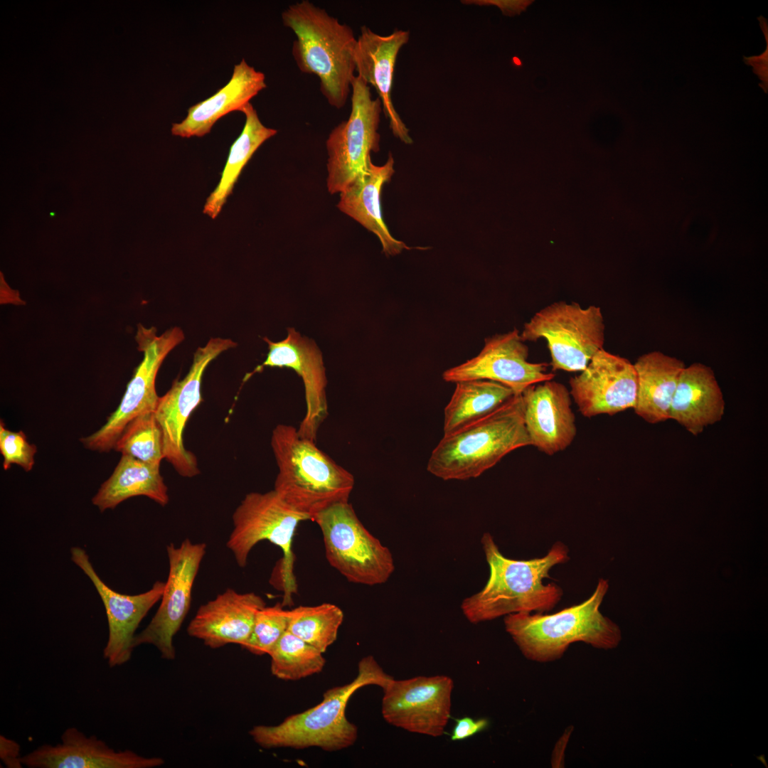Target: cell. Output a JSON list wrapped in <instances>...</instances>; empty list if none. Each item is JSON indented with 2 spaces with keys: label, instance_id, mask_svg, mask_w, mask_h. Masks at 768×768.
<instances>
[{
  "label": "cell",
  "instance_id": "obj_1",
  "mask_svg": "<svg viewBox=\"0 0 768 768\" xmlns=\"http://www.w3.org/2000/svg\"><path fill=\"white\" fill-rule=\"evenodd\" d=\"M481 543L489 567L485 586L465 598L461 609L471 624L494 620L515 613H544L560 601L563 591L555 583L544 584L550 570L570 560L569 549L555 542L545 555L530 560L504 556L489 533Z\"/></svg>",
  "mask_w": 768,
  "mask_h": 768
},
{
  "label": "cell",
  "instance_id": "obj_2",
  "mask_svg": "<svg viewBox=\"0 0 768 768\" xmlns=\"http://www.w3.org/2000/svg\"><path fill=\"white\" fill-rule=\"evenodd\" d=\"M282 21L296 36L292 53L299 70L319 78L329 105L343 107L356 75L357 38L352 28L308 0L290 4L282 13Z\"/></svg>",
  "mask_w": 768,
  "mask_h": 768
},
{
  "label": "cell",
  "instance_id": "obj_3",
  "mask_svg": "<svg viewBox=\"0 0 768 768\" xmlns=\"http://www.w3.org/2000/svg\"><path fill=\"white\" fill-rule=\"evenodd\" d=\"M608 588V580L600 578L591 596L578 604L553 614L506 615L505 629L524 657L538 663L560 659L575 642L614 649L622 640L621 630L599 610Z\"/></svg>",
  "mask_w": 768,
  "mask_h": 768
},
{
  "label": "cell",
  "instance_id": "obj_4",
  "mask_svg": "<svg viewBox=\"0 0 768 768\" xmlns=\"http://www.w3.org/2000/svg\"><path fill=\"white\" fill-rule=\"evenodd\" d=\"M270 444L278 468L274 490L294 508L311 520L335 503L348 501L355 484L353 474L316 442L301 437L297 428L277 425Z\"/></svg>",
  "mask_w": 768,
  "mask_h": 768
},
{
  "label": "cell",
  "instance_id": "obj_5",
  "mask_svg": "<svg viewBox=\"0 0 768 768\" xmlns=\"http://www.w3.org/2000/svg\"><path fill=\"white\" fill-rule=\"evenodd\" d=\"M393 678L373 656L363 657L353 681L326 690L319 704L292 715L278 725H255L249 734L264 749L316 747L332 752L347 748L358 737L357 726L346 716L350 698L363 686L374 685L383 689Z\"/></svg>",
  "mask_w": 768,
  "mask_h": 768
},
{
  "label": "cell",
  "instance_id": "obj_6",
  "mask_svg": "<svg viewBox=\"0 0 768 768\" xmlns=\"http://www.w3.org/2000/svg\"><path fill=\"white\" fill-rule=\"evenodd\" d=\"M528 445L523 397L514 395L487 416L444 434L427 469L445 481L476 478L508 453Z\"/></svg>",
  "mask_w": 768,
  "mask_h": 768
},
{
  "label": "cell",
  "instance_id": "obj_7",
  "mask_svg": "<svg viewBox=\"0 0 768 768\" xmlns=\"http://www.w3.org/2000/svg\"><path fill=\"white\" fill-rule=\"evenodd\" d=\"M232 518L233 528L226 545L239 567L246 566L250 551L259 542L268 540L282 550V604L290 603L297 590L293 572V538L299 523L310 520L309 517L288 504L273 489L246 494Z\"/></svg>",
  "mask_w": 768,
  "mask_h": 768
},
{
  "label": "cell",
  "instance_id": "obj_8",
  "mask_svg": "<svg viewBox=\"0 0 768 768\" xmlns=\"http://www.w3.org/2000/svg\"><path fill=\"white\" fill-rule=\"evenodd\" d=\"M320 528L329 565L348 582L374 586L395 570L390 550L364 526L348 501L335 503L311 519Z\"/></svg>",
  "mask_w": 768,
  "mask_h": 768
},
{
  "label": "cell",
  "instance_id": "obj_9",
  "mask_svg": "<svg viewBox=\"0 0 768 768\" xmlns=\"http://www.w3.org/2000/svg\"><path fill=\"white\" fill-rule=\"evenodd\" d=\"M605 326L599 306L583 308L577 302H553L524 324V341H547L553 370L581 372L603 348Z\"/></svg>",
  "mask_w": 768,
  "mask_h": 768
},
{
  "label": "cell",
  "instance_id": "obj_10",
  "mask_svg": "<svg viewBox=\"0 0 768 768\" xmlns=\"http://www.w3.org/2000/svg\"><path fill=\"white\" fill-rule=\"evenodd\" d=\"M351 112L330 132L326 142L328 154V191L342 192L356 178L367 173L371 152L379 151L378 132L383 112L378 97L373 99L370 87L357 75L351 83Z\"/></svg>",
  "mask_w": 768,
  "mask_h": 768
},
{
  "label": "cell",
  "instance_id": "obj_11",
  "mask_svg": "<svg viewBox=\"0 0 768 768\" xmlns=\"http://www.w3.org/2000/svg\"><path fill=\"white\" fill-rule=\"evenodd\" d=\"M154 327L137 326L135 340L144 358L134 370L117 408L108 417L106 423L91 434L80 438L87 449L107 452L114 444L125 427L139 415L154 412L159 397L156 390V378L166 356L184 340L179 327L167 329L156 334Z\"/></svg>",
  "mask_w": 768,
  "mask_h": 768
},
{
  "label": "cell",
  "instance_id": "obj_12",
  "mask_svg": "<svg viewBox=\"0 0 768 768\" xmlns=\"http://www.w3.org/2000/svg\"><path fill=\"white\" fill-rule=\"evenodd\" d=\"M236 346L229 338H210L196 351L187 375L174 382L169 391L159 398L154 414L162 432L164 459L183 477L195 476L200 471L196 457L184 447L183 434L189 417L203 401L201 384L203 373L213 360Z\"/></svg>",
  "mask_w": 768,
  "mask_h": 768
},
{
  "label": "cell",
  "instance_id": "obj_13",
  "mask_svg": "<svg viewBox=\"0 0 768 768\" xmlns=\"http://www.w3.org/2000/svg\"><path fill=\"white\" fill-rule=\"evenodd\" d=\"M206 551V543H194L189 539L178 546L174 543L166 546L169 569L161 603L148 625L136 634L135 648L150 644L162 658H176L174 638L189 611L194 581Z\"/></svg>",
  "mask_w": 768,
  "mask_h": 768
},
{
  "label": "cell",
  "instance_id": "obj_14",
  "mask_svg": "<svg viewBox=\"0 0 768 768\" xmlns=\"http://www.w3.org/2000/svg\"><path fill=\"white\" fill-rule=\"evenodd\" d=\"M453 688V680L445 675L393 678L383 689L382 715L408 732L442 736L450 718Z\"/></svg>",
  "mask_w": 768,
  "mask_h": 768
},
{
  "label": "cell",
  "instance_id": "obj_15",
  "mask_svg": "<svg viewBox=\"0 0 768 768\" xmlns=\"http://www.w3.org/2000/svg\"><path fill=\"white\" fill-rule=\"evenodd\" d=\"M528 348L516 329L485 339L480 353L457 366L446 370V382L484 379L499 383L520 395L529 386L553 380L546 363L528 361Z\"/></svg>",
  "mask_w": 768,
  "mask_h": 768
},
{
  "label": "cell",
  "instance_id": "obj_16",
  "mask_svg": "<svg viewBox=\"0 0 768 768\" xmlns=\"http://www.w3.org/2000/svg\"><path fill=\"white\" fill-rule=\"evenodd\" d=\"M70 553L72 561L95 587L105 609L109 634L103 657L111 668L122 666L130 660L135 648L136 631L149 610L161 600L165 582L156 581L149 590L138 594H121L101 580L84 549L73 547Z\"/></svg>",
  "mask_w": 768,
  "mask_h": 768
},
{
  "label": "cell",
  "instance_id": "obj_17",
  "mask_svg": "<svg viewBox=\"0 0 768 768\" xmlns=\"http://www.w3.org/2000/svg\"><path fill=\"white\" fill-rule=\"evenodd\" d=\"M569 384L570 396L586 417L614 415L634 407L637 378L634 363L604 348Z\"/></svg>",
  "mask_w": 768,
  "mask_h": 768
},
{
  "label": "cell",
  "instance_id": "obj_18",
  "mask_svg": "<svg viewBox=\"0 0 768 768\" xmlns=\"http://www.w3.org/2000/svg\"><path fill=\"white\" fill-rule=\"evenodd\" d=\"M287 331V338L279 342L263 338L269 351L265 361L251 374L266 366L285 367L293 369L302 378L306 410L297 432L301 437L316 442L319 428L329 415L322 355L314 341L302 336L293 328Z\"/></svg>",
  "mask_w": 768,
  "mask_h": 768
},
{
  "label": "cell",
  "instance_id": "obj_19",
  "mask_svg": "<svg viewBox=\"0 0 768 768\" xmlns=\"http://www.w3.org/2000/svg\"><path fill=\"white\" fill-rule=\"evenodd\" d=\"M29 768H154L164 764L159 757H146L132 750H116L95 735L67 728L60 742L43 744L21 757Z\"/></svg>",
  "mask_w": 768,
  "mask_h": 768
},
{
  "label": "cell",
  "instance_id": "obj_20",
  "mask_svg": "<svg viewBox=\"0 0 768 768\" xmlns=\"http://www.w3.org/2000/svg\"><path fill=\"white\" fill-rule=\"evenodd\" d=\"M521 395L530 445L548 455L569 447L577 427L567 387L550 380L529 386Z\"/></svg>",
  "mask_w": 768,
  "mask_h": 768
},
{
  "label": "cell",
  "instance_id": "obj_21",
  "mask_svg": "<svg viewBox=\"0 0 768 768\" xmlns=\"http://www.w3.org/2000/svg\"><path fill=\"white\" fill-rule=\"evenodd\" d=\"M410 34L408 31L395 30L382 36L362 26L354 50L357 75L375 88L393 134L406 144H411L412 139L394 107L391 95L397 58L409 41Z\"/></svg>",
  "mask_w": 768,
  "mask_h": 768
},
{
  "label": "cell",
  "instance_id": "obj_22",
  "mask_svg": "<svg viewBox=\"0 0 768 768\" xmlns=\"http://www.w3.org/2000/svg\"><path fill=\"white\" fill-rule=\"evenodd\" d=\"M266 606L255 592L240 593L228 588L202 604L190 622L187 632L211 649L228 644L242 647L248 640L256 614Z\"/></svg>",
  "mask_w": 768,
  "mask_h": 768
},
{
  "label": "cell",
  "instance_id": "obj_23",
  "mask_svg": "<svg viewBox=\"0 0 768 768\" xmlns=\"http://www.w3.org/2000/svg\"><path fill=\"white\" fill-rule=\"evenodd\" d=\"M266 87L265 74L242 59L235 65L228 83L210 97L190 107L185 119L172 124L171 134L183 138L203 137L219 119L240 111Z\"/></svg>",
  "mask_w": 768,
  "mask_h": 768
},
{
  "label": "cell",
  "instance_id": "obj_24",
  "mask_svg": "<svg viewBox=\"0 0 768 768\" xmlns=\"http://www.w3.org/2000/svg\"><path fill=\"white\" fill-rule=\"evenodd\" d=\"M725 402L713 370L694 363L682 370L673 397L670 420L694 436L721 420Z\"/></svg>",
  "mask_w": 768,
  "mask_h": 768
},
{
  "label": "cell",
  "instance_id": "obj_25",
  "mask_svg": "<svg viewBox=\"0 0 768 768\" xmlns=\"http://www.w3.org/2000/svg\"><path fill=\"white\" fill-rule=\"evenodd\" d=\"M394 172V159L391 154L382 166H376L372 162L366 174L356 178L340 193L337 204L341 212L378 237L386 255H396L404 250L410 249L390 234L383 218L382 188L390 180Z\"/></svg>",
  "mask_w": 768,
  "mask_h": 768
},
{
  "label": "cell",
  "instance_id": "obj_26",
  "mask_svg": "<svg viewBox=\"0 0 768 768\" xmlns=\"http://www.w3.org/2000/svg\"><path fill=\"white\" fill-rule=\"evenodd\" d=\"M637 378L635 413L651 424L670 420V409L684 363L658 351L639 356L634 363Z\"/></svg>",
  "mask_w": 768,
  "mask_h": 768
},
{
  "label": "cell",
  "instance_id": "obj_27",
  "mask_svg": "<svg viewBox=\"0 0 768 768\" xmlns=\"http://www.w3.org/2000/svg\"><path fill=\"white\" fill-rule=\"evenodd\" d=\"M139 496H146L161 506L169 501L168 488L159 466L122 455L111 476L92 497V503L103 512Z\"/></svg>",
  "mask_w": 768,
  "mask_h": 768
},
{
  "label": "cell",
  "instance_id": "obj_28",
  "mask_svg": "<svg viewBox=\"0 0 768 768\" xmlns=\"http://www.w3.org/2000/svg\"><path fill=\"white\" fill-rule=\"evenodd\" d=\"M245 116L244 127L230 148L221 176L214 191L207 198L203 212L212 219L220 213L228 197L233 193L243 168L257 149L277 131L265 127L250 102L240 110Z\"/></svg>",
  "mask_w": 768,
  "mask_h": 768
},
{
  "label": "cell",
  "instance_id": "obj_29",
  "mask_svg": "<svg viewBox=\"0 0 768 768\" xmlns=\"http://www.w3.org/2000/svg\"><path fill=\"white\" fill-rule=\"evenodd\" d=\"M455 383L456 388L444 410V434L487 416L515 395L509 388L489 380H466Z\"/></svg>",
  "mask_w": 768,
  "mask_h": 768
},
{
  "label": "cell",
  "instance_id": "obj_30",
  "mask_svg": "<svg viewBox=\"0 0 768 768\" xmlns=\"http://www.w3.org/2000/svg\"><path fill=\"white\" fill-rule=\"evenodd\" d=\"M343 617L331 603L299 606L289 610L287 631L324 653L336 640Z\"/></svg>",
  "mask_w": 768,
  "mask_h": 768
},
{
  "label": "cell",
  "instance_id": "obj_31",
  "mask_svg": "<svg viewBox=\"0 0 768 768\" xmlns=\"http://www.w3.org/2000/svg\"><path fill=\"white\" fill-rule=\"evenodd\" d=\"M321 651L287 631L269 653L276 678L297 681L320 673L326 663Z\"/></svg>",
  "mask_w": 768,
  "mask_h": 768
},
{
  "label": "cell",
  "instance_id": "obj_32",
  "mask_svg": "<svg viewBox=\"0 0 768 768\" xmlns=\"http://www.w3.org/2000/svg\"><path fill=\"white\" fill-rule=\"evenodd\" d=\"M114 449L146 464L160 466L164 459L163 435L154 412L133 419L116 442Z\"/></svg>",
  "mask_w": 768,
  "mask_h": 768
},
{
  "label": "cell",
  "instance_id": "obj_33",
  "mask_svg": "<svg viewBox=\"0 0 768 768\" xmlns=\"http://www.w3.org/2000/svg\"><path fill=\"white\" fill-rule=\"evenodd\" d=\"M289 610L282 603L264 607L257 612L250 636L242 646L256 654H269L270 651L287 631Z\"/></svg>",
  "mask_w": 768,
  "mask_h": 768
},
{
  "label": "cell",
  "instance_id": "obj_34",
  "mask_svg": "<svg viewBox=\"0 0 768 768\" xmlns=\"http://www.w3.org/2000/svg\"><path fill=\"white\" fill-rule=\"evenodd\" d=\"M0 452L3 457L4 470L6 471L13 464H16L28 472L33 467L37 447L28 442L23 431H11L5 427L4 422L1 420Z\"/></svg>",
  "mask_w": 768,
  "mask_h": 768
},
{
  "label": "cell",
  "instance_id": "obj_35",
  "mask_svg": "<svg viewBox=\"0 0 768 768\" xmlns=\"http://www.w3.org/2000/svg\"><path fill=\"white\" fill-rule=\"evenodd\" d=\"M760 27L766 38L767 47L764 51L759 55L744 57L745 64L753 68V72L760 78L762 83L759 86L765 93L768 89V23L767 20L760 16L758 17Z\"/></svg>",
  "mask_w": 768,
  "mask_h": 768
},
{
  "label": "cell",
  "instance_id": "obj_36",
  "mask_svg": "<svg viewBox=\"0 0 768 768\" xmlns=\"http://www.w3.org/2000/svg\"><path fill=\"white\" fill-rule=\"evenodd\" d=\"M489 722L486 718L474 719L465 716L455 719V724L451 733L452 741H460L468 739L477 733L486 730Z\"/></svg>",
  "mask_w": 768,
  "mask_h": 768
},
{
  "label": "cell",
  "instance_id": "obj_37",
  "mask_svg": "<svg viewBox=\"0 0 768 768\" xmlns=\"http://www.w3.org/2000/svg\"><path fill=\"white\" fill-rule=\"evenodd\" d=\"M464 4H473L479 6H495L498 7L504 16H513L519 15L533 2L532 0H464L461 1Z\"/></svg>",
  "mask_w": 768,
  "mask_h": 768
},
{
  "label": "cell",
  "instance_id": "obj_38",
  "mask_svg": "<svg viewBox=\"0 0 768 768\" xmlns=\"http://www.w3.org/2000/svg\"><path fill=\"white\" fill-rule=\"evenodd\" d=\"M20 754L21 747L18 742L4 735L0 736V758L6 767H22L23 764Z\"/></svg>",
  "mask_w": 768,
  "mask_h": 768
}]
</instances>
